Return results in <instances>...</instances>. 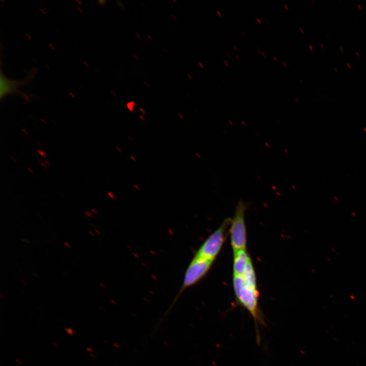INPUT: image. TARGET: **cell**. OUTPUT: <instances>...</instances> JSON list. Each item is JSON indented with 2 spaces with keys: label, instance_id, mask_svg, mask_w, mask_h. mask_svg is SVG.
<instances>
[{
  "label": "cell",
  "instance_id": "6da1fadb",
  "mask_svg": "<svg viewBox=\"0 0 366 366\" xmlns=\"http://www.w3.org/2000/svg\"><path fill=\"white\" fill-rule=\"evenodd\" d=\"M233 285L236 302L246 309L253 319L256 329V341L259 344L260 343L259 327L266 325L264 317L259 307V292L257 289L247 286L241 277L233 275Z\"/></svg>",
  "mask_w": 366,
  "mask_h": 366
},
{
  "label": "cell",
  "instance_id": "7a4b0ae2",
  "mask_svg": "<svg viewBox=\"0 0 366 366\" xmlns=\"http://www.w3.org/2000/svg\"><path fill=\"white\" fill-rule=\"evenodd\" d=\"M231 220L225 219L221 225L203 241L193 257L214 261L219 253L227 235V229Z\"/></svg>",
  "mask_w": 366,
  "mask_h": 366
},
{
  "label": "cell",
  "instance_id": "3957f363",
  "mask_svg": "<svg viewBox=\"0 0 366 366\" xmlns=\"http://www.w3.org/2000/svg\"><path fill=\"white\" fill-rule=\"evenodd\" d=\"M214 261L193 257L185 270L182 283L172 304L175 303L185 290L198 283L205 276Z\"/></svg>",
  "mask_w": 366,
  "mask_h": 366
},
{
  "label": "cell",
  "instance_id": "277c9868",
  "mask_svg": "<svg viewBox=\"0 0 366 366\" xmlns=\"http://www.w3.org/2000/svg\"><path fill=\"white\" fill-rule=\"evenodd\" d=\"M247 205L240 200L237 203L234 217L231 220L230 228L231 244L233 251L246 249V228L245 214Z\"/></svg>",
  "mask_w": 366,
  "mask_h": 366
},
{
  "label": "cell",
  "instance_id": "5b68a950",
  "mask_svg": "<svg viewBox=\"0 0 366 366\" xmlns=\"http://www.w3.org/2000/svg\"><path fill=\"white\" fill-rule=\"evenodd\" d=\"M233 275L242 277L250 258L246 249L233 251Z\"/></svg>",
  "mask_w": 366,
  "mask_h": 366
},
{
  "label": "cell",
  "instance_id": "8992f818",
  "mask_svg": "<svg viewBox=\"0 0 366 366\" xmlns=\"http://www.w3.org/2000/svg\"><path fill=\"white\" fill-rule=\"evenodd\" d=\"M23 81L11 80L6 78L1 72V98L7 95L17 92L18 87Z\"/></svg>",
  "mask_w": 366,
  "mask_h": 366
},
{
  "label": "cell",
  "instance_id": "52a82bcc",
  "mask_svg": "<svg viewBox=\"0 0 366 366\" xmlns=\"http://www.w3.org/2000/svg\"><path fill=\"white\" fill-rule=\"evenodd\" d=\"M241 277L247 286L252 289L257 290L256 274L250 257L248 261Z\"/></svg>",
  "mask_w": 366,
  "mask_h": 366
},
{
  "label": "cell",
  "instance_id": "ba28073f",
  "mask_svg": "<svg viewBox=\"0 0 366 366\" xmlns=\"http://www.w3.org/2000/svg\"><path fill=\"white\" fill-rule=\"evenodd\" d=\"M64 330L71 336H73L74 335V330L71 328H65Z\"/></svg>",
  "mask_w": 366,
  "mask_h": 366
},
{
  "label": "cell",
  "instance_id": "9c48e42d",
  "mask_svg": "<svg viewBox=\"0 0 366 366\" xmlns=\"http://www.w3.org/2000/svg\"><path fill=\"white\" fill-rule=\"evenodd\" d=\"M84 214H85L86 216H87L88 217H89V218H93V215L91 214V212H89V211H88V210L85 211Z\"/></svg>",
  "mask_w": 366,
  "mask_h": 366
},
{
  "label": "cell",
  "instance_id": "30bf717a",
  "mask_svg": "<svg viewBox=\"0 0 366 366\" xmlns=\"http://www.w3.org/2000/svg\"><path fill=\"white\" fill-rule=\"evenodd\" d=\"M38 152L39 153V154H40V155H41L42 156H43V157H46V154H45V153L44 151H42V150H38Z\"/></svg>",
  "mask_w": 366,
  "mask_h": 366
},
{
  "label": "cell",
  "instance_id": "8fae6325",
  "mask_svg": "<svg viewBox=\"0 0 366 366\" xmlns=\"http://www.w3.org/2000/svg\"><path fill=\"white\" fill-rule=\"evenodd\" d=\"M86 349L87 350H88V351H89L90 352H92L94 351L93 349L92 348H91L90 347H87L86 348Z\"/></svg>",
  "mask_w": 366,
  "mask_h": 366
},
{
  "label": "cell",
  "instance_id": "7c38bea8",
  "mask_svg": "<svg viewBox=\"0 0 366 366\" xmlns=\"http://www.w3.org/2000/svg\"><path fill=\"white\" fill-rule=\"evenodd\" d=\"M260 53L262 55H263L264 57H266V54H265V53L264 52H263V51H261L260 52Z\"/></svg>",
  "mask_w": 366,
  "mask_h": 366
},
{
  "label": "cell",
  "instance_id": "4fadbf2b",
  "mask_svg": "<svg viewBox=\"0 0 366 366\" xmlns=\"http://www.w3.org/2000/svg\"><path fill=\"white\" fill-rule=\"evenodd\" d=\"M64 245H65L66 247H67L68 248H71V246H70L68 243H67V242H64Z\"/></svg>",
  "mask_w": 366,
  "mask_h": 366
},
{
  "label": "cell",
  "instance_id": "5bb4252c",
  "mask_svg": "<svg viewBox=\"0 0 366 366\" xmlns=\"http://www.w3.org/2000/svg\"><path fill=\"white\" fill-rule=\"evenodd\" d=\"M15 362H16L17 363H18L19 364H21L22 363L21 361H20V360H18L17 359H15Z\"/></svg>",
  "mask_w": 366,
  "mask_h": 366
},
{
  "label": "cell",
  "instance_id": "9a60e30c",
  "mask_svg": "<svg viewBox=\"0 0 366 366\" xmlns=\"http://www.w3.org/2000/svg\"><path fill=\"white\" fill-rule=\"evenodd\" d=\"M272 57H273V58L274 59V60H275L276 62L278 63V62H279V60H278V58H277V57H276V56H273Z\"/></svg>",
  "mask_w": 366,
  "mask_h": 366
},
{
  "label": "cell",
  "instance_id": "2e32d148",
  "mask_svg": "<svg viewBox=\"0 0 366 366\" xmlns=\"http://www.w3.org/2000/svg\"><path fill=\"white\" fill-rule=\"evenodd\" d=\"M256 20L259 24H261V20L259 18H257Z\"/></svg>",
  "mask_w": 366,
  "mask_h": 366
},
{
  "label": "cell",
  "instance_id": "e0dca14e",
  "mask_svg": "<svg viewBox=\"0 0 366 366\" xmlns=\"http://www.w3.org/2000/svg\"><path fill=\"white\" fill-rule=\"evenodd\" d=\"M88 233H89L92 236H95L94 233L92 231H88Z\"/></svg>",
  "mask_w": 366,
  "mask_h": 366
},
{
  "label": "cell",
  "instance_id": "ac0fdd59",
  "mask_svg": "<svg viewBox=\"0 0 366 366\" xmlns=\"http://www.w3.org/2000/svg\"><path fill=\"white\" fill-rule=\"evenodd\" d=\"M216 12H217V14H218L219 15V16L220 17H222V15H221V12H219V11H218V10H217V11H216Z\"/></svg>",
  "mask_w": 366,
  "mask_h": 366
},
{
  "label": "cell",
  "instance_id": "d6986e66",
  "mask_svg": "<svg viewBox=\"0 0 366 366\" xmlns=\"http://www.w3.org/2000/svg\"><path fill=\"white\" fill-rule=\"evenodd\" d=\"M92 211H93L96 214H97L98 213V212L94 208H92Z\"/></svg>",
  "mask_w": 366,
  "mask_h": 366
},
{
  "label": "cell",
  "instance_id": "ffe728a7",
  "mask_svg": "<svg viewBox=\"0 0 366 366\" xmlns=\"http://www.w3.org/2000/svg\"><path fill=\"white\" fill-rule=\"evenodd\" d=\"M52 344L54 346H56V347H58V345L57 344L54 343V342H52Z\"/></svg>",
  "mask_w": 366,
  "mask_h": 366
},
{
  "label": "cell",
  "instance_id": "44dd1931",
  "mask_svg": "<svg viewBox=\"0 0 366 366\" xmlns=\"http://www.w3.org/2000/svg\"><path fill=\"white\" fill-rule=\"evenodd\" d=\"M89 355L90 356H92L93 358H96V356L93 353L90 354Z\"/></svg>",
  "mask_w": 366,
  "mask_h": 366
},
{
  "label": "cell",
  "instance_id": "7402d4cb",
  "mask_svg": "<svg viewBox=\"0 0 366 366\" xmlns=\"http://www.w3.org/2000/svg\"><path fill=\"white\" fill-rule=\"evenodd\" d=\"M224 63L225 64V65H226L227 66H229V64H228V63H227V62H226V60H224Z\"/></svg>",
  "mask_w": 366,
  "mask_h": 366
},
{
  "label": "cell",
  "instance_id": "603a6c76",
  "mask_svg": "<svg viewBox=\"0 0 366 366\" xmlns=\"http://www.w3.org/2000/svg\"><path fill=\"white\" fill-rule=\"evenodd\" d=\"M108 194L109 196H110L111 197H112V196H113V194H112L111 192H109L108 193Z\"/></svg>",
  "mask_w": 366,
  "mask_h": 366
},
{
  "label": "cell",
  "instance_id": "cb8c5ba5",
  "mask_svg": "<svg viewBox=\"0 0 366 366\" xmlns=\"http://www.w3.org/2000/svg\"><path fill=\"white\" fill-rule=\"evenodd\" d=\"M284 7H285V9H286V10H288V9H289L288 7L286 5V4H284Z\"/></svg>",
  "mask_w": 366,
  "mask_h": 366
},
{
  "label": "cell",
  "instance_id": "d4e9b609",
  "mask_svg": "<svg viewBox=\"0 0 366 366\" xmlns=\"http://www.w3.org/2000/svg\"><path fill=\"white\" fill-rule=\"evenodd\" d=\"M234 55L237 59H240V57H239V56H238L237 54H234Z\"/></svg>",
  "mask_w": 366,
  "mask_h": 366
},
{
  "label": "cell",
  "instance_id": "484cf974",
  "mask_svg": "<svg viewBox=\"0 0 366 366\" xmlns=\"http://www.w3.org/2000/svg\"><path fill=\"white\" fill-rule=\"evenodd\" d=\"M282 64H283L284 66L286 67V64L284 61H282Z\"/></svg>",
  "mask_w": 366,
  "mask_h": 366
},
{
  "label": "cell",
  "instance_id": "4316f807",
  "mask_svg": "<svg viewBox=\"0 0 366 366\" xmlns=\"http://www.w3.org/2000/svg\"><path fill=\"white\" fill-rule=\"evenodd\" d=\"M95 231L96 232H97V233H98V234H100V233L99 232V231L97 229H95Z\"/></svg>",
  "mask_w": 366,
  "mask_h": 366
},
{
  "label": "cell",
  "instance_id": "83f0119b",
  "mask_svg": "<svg viewBox=\"0 0 366 366\" xmlns=\"http://www.w3.org/2000/svg\"><path fill=\"white\" fill-rule=\"evenodd\" d=\"M233 48L236 51H237V49L236 47H235L234 46H233Z\"/></svg>",
  "mask_w": 366,
  "mask_h": 366
},
{
  "label": "cell",
  "instance_id": "f1b7e54d",
  "mask_svg": "<svg viewBox=\"0 0 366 366\" xmlns=\"http://www.w3.org/2000/svg\"><path fill=\"white\" fill-rule=\"evenodd\" d=\"M90 225H91V226H92V227H93L95 228V225H94V224H93V223H90Z\"/></svg>",
  "mask_w": 366,
  "mask_h": 366
},
{
  "label": "cell",
  "instance_id": "f546056e",
  "mask_svg": "<svg viewBox=\"0 0 366 366\" xmlns=\"http://www.w3.org/2000/svg\"><path fill=\"white\" fill-rule=\"evenodd\" d=\"M241 34L243 37H245V36H246L245 33H243L242 32H241Z\"/></svg>",
  "mask_w": 366,
  "mask_h": 366
},
{
  "label": "cell",
  "instance_id": "4dcf8cb0",
  "mask_svg": "<svg viewBox=\"0 0 366 366\" xmlns=\"http://www.w3.org/2000/svg\"><path fill=\"white\" fill-rule=\"evenodd\" d=\"M226 54H227V55H228L229 56V57L231 58V55H230L229 54V53H228V52H226Z\"/></svg>",
  "mask_w": 366,
  "mask_h": 366
},
{
  "label": "cell",
  "instance_id": "1f68e13d",
  "mask_svg": "<svg viewBox=\"0 0 366 366\" xmlns=\"http://www.w3.org/2000/svg\"><path fill=\"white\" fill-rule=\"evenodd\" d=\"M21 282L23 284H26V283L25 282H23V280H21Z\"/></svg>",
  "mask_w": 366,
  "mask_h": 366
}]
</instances>
